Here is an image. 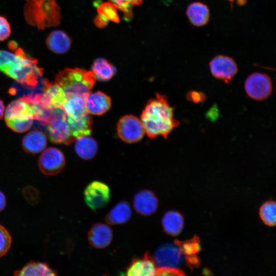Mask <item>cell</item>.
Masks as SVG:
<instances>
[{
    "label": "cell",
    "instance_id": "6da1fadb",
    "mask_svg": "<svg viewBox=\"0 0 276 276\" xmlns=\"http://www.w3.org/2000/svg\"><path fill=\"white\" fill-rule=\"evenodd\" d=\"M174 107H171L166 96L158 93L150 99L141 116L145 133L151 139L162 135L167 139L172 130L179 125L174 118Z\"/></svg>",
    "mask_w": 276,
    "mask_h": 276
},
{
    "label": "cell",
    "instance_id": "7a4b0ae2",
    "mask_svg": "<svg viewBox=\"0 0 276 276\" xmlns=\"http://www.w3.org/2000/svg\"><path fill=\"white\" fill-rule=\"evenodd\" d=\"M3 73L25 86L35 88L43 75V69L37 65V59L18 48Z\"/></svg>",
    "mask_w": 276,
    "mask_h": 276
},
{
    "label": "cell",
    "instance_id": "3957f363",
    "mask_svg": "<svg viewBox=\"0 0 276 276\" xmlns=\"http://www.w3.org/2000/svg\"><path fill=\"white\" fill-rule=\"evenodd\" d=\"M24 15L28 23L39 29L59 25L61 18L56 0H25Z\"/></svg>",
    "mask_w": 276,
    "mask_h": 276
},
{
    "label": "cell",
    "instance_id": "277c9868",
    "mask_svg": "<svg viewBox=\"0 0 276 276\" xmlns=\"http://www.w3.org/2000/svg\"><path fill=\"white\" fill-rule=\"evenodd\" d=\"M96 79L91 71L79 68H65L59 72L55 82L63 89L65 98L79 96L83 97L91 92Z\"/></svg>",
    "mask_w": 276,
    "mask_h": 276
},
{
    "label": "cell",
    "instance_id": "5b68a950",
    "mask_svg": "<svg viewBox=\"0 0 276 276\" xmlns=\"http://www.w3.org/2000/svg\"><path fill=\"white\" fill-rule=\"evenodd\" d=\"M33 105L22 98L11 102L7 107L5 120L7 125L13 131L21 133L32 126L34 120Z\"/></svg>",
    "mask_w": 276,
    "mask_h": 276
},
{
    "label": "cell",
    "instance_id": "8992f818",
    "mask_svg": "<svg viewBox=\"0 0 276 276\" xmlns=\"http://www.w3.org/2000/svg\"><path fill=\"white\" fill-rule=\"evenodd\" d=\"M47 125L49 137L52 142L69 145L75 140L71 134L67 115L63 109H52L51 118Z\"/></svg>",
    "mask_w": 276,
    "mask_h": 276
},
{
    "label": "cell",
    "instance_id": "52a82bcc",
    "mask_svg": "<svg viewBox=\"0 0 276 276\" xmlns=\"http://www.w3.org/2000/svg\"><path fill=\"white\" fill-rule=\"evenodd\" d=\"M84 200L93 211L105 207L110 199V191L106 183L95 180L89 183L84 192Z\"/></svg>",
    "mask_w": 276,
    "mask_h": 276
},
{
    "label": "cell",
    "instance_id": "ba28073f",
    "mask_svg": "<svg viewBox=\"0 0 276 276\" xmlns=\"http://www.w3.org/2000/svg\"><path fill=\"white\" fill-rule=\"evenodd\" d=\"M245 89L248 96L251 98L259 101L264 100L271 93L272 82L267 75L254 73L245 81Z\"/></svg>",
    "mask_w": 276,
    "mask_h": 276
},
{
    "label": "cell",
    "instance_id": "9c48e42d",
    "mask_svg": "<svg viewBox=\"0 0 276 276\" xmlns=\"http://www.w3.org/2000/svg\"><path fill=\"white\" fill-rule=\"evenodd\" d=\"M117 132L119 137L128 143L139 142L145 133L141 121L132 115H126L120 119Z\"/></svg>",
    "mask_w": 276,
    "mask_h": 276
},
{
    "label": "cell",
    "instance_id": "30bf717a",
    "mask_svg": "<svg viewBox=\"0 0 276 276\" xmlns=\"http://www.w3.org/2000/svg\"><path fill=\"white\" fill-rule=\"evenodd\" d=\"M65 164L63 153L55 147L43 150L38 161L40 170L46 175H53L59 173L64 168Z\"/></svg>",
    "mask_w": 276,
    "mask_h": 276
},
{
    "label": "cell",
    "instance_id": "8fae6325",
    "mask_svg": "<svg viewBox=\"0 0 276 276\" xmlns=\"http://www.w3.org/2000/svg\"><path fill=\"white\" fill-rule=\"evenodd\" d=\"M183 256L176 244L168 243L162 245L156 250L153 259L158 267L177 268L181 265Z\"/></svg>",
    "mask_w": 276,
    "mask_h": 276
},
{
    "label": "cell",
    "instance_id": "7c38bea8",
    "mask_svg": "<svg viewBox=\"0 0 276 276\" xmlns=\"http://www.w3.org/2000/svg\"><path fill=\"white\" fill-rule=\"evenodd\" d=\"M212 75L216 78L229 82L238 71V67L234 59L228 56L218 55L210 63Z\"/></svg>",
    "mask_w": 276,
    "mask_h": 276
},
{
    "label": "cell",
    "instance_id": "4fadbf2b",
    "mask_svg": "<svg viewBox=\"0 0 276 276\" xmlns=\"http://www.w3.org/2000/svg\"><path fill=\"white\" fill-rule=\"evenodd\" d=\"M43 82V88L40 98L41 106L48 110L57 108L62 109L65 96L62 87L56 82H50L44 80Z\"/></svg>",
    "mask_w": 276,
    "mask_h": 276
},
{
    "label": "cell",
    "instance_id": "5bb4252c",
    "mask_svg": "<svg viewBox=\"0 0 276 276\" xmlns=\"http://www.w3.org/2000/svg\"><path fill=\"white\" fill-rule=\"evenodd\" d=\"M133 203L134 209L139 214L150 216L156 211L158 201L153 192L149 190H143L135 194Z\"/></svg>",
    "mask_w": 276,
    "mask_h": 276
},
{
    "label": "cell",
    "instance_id": "9a60e30c",
    "mask_svg": "<svg viewBox=\"0 0 276 276\" xmlns=\"http://www.w3.org/2000/svg\"><path fill=\"white\" fill-rule=\"evenodd\" d=\"M112 237L111 228L107 224L101 222L95 223L88 233L89 244L98 249L104 248L108 246Z\"/></svg>",
    "mask_w": 276,
    "mask_h": 276
},
{
    "label": "cell",
    "instance_id": "2e32d148",
    "mask_svg": "<svg viewBox=\"0 0 276 276\" xmlns=\"http://www.w3.org/2000/svg\"><path fill=\"white\" fill-rule=\"evenodd\" d=\"M153 257L146 252L142 258L133 259L126 268V274L133 276L155 275L156 267Z\"/></svg>",
    "mask_w": 276,
    "mask_h": 276
},
{
    "label": "cell",
    "instance_id": "e0dca14e",
    "mask_svg": "<svg viewBox=\"0 0 276 276\" xmlns=\"http://www.w3.org/2000/svg\"><path fill=\"white\" fill-rule=\"evenodd\" d=\"M85 105L87 112L94 115H102L111 107V99L101 91L89 93L85 97Z\"/></svg>",
    "mask_w": 276,
    "mask_h": 276
},
{
    "label": "cell",
    "instance_id": "ac0fdd59",
    "mask_svg": "<svg viewBox=\"0 0 276 276\" xmlns=\"http://www.w3.org/2000/svg\"><path fill=\"white\" fill-rule=\"evenodd\" d=\"M47 144L46 135L38 130H34L27 133L22 141L24 150L31 154H37L42 152L45 148Z\"/></svg>",
    "mask_w": 276,
    "mask_h": 276
},
{
    "label": "cell",
    "instance_id": "d6986e66",
    "mask_svg": "<svg viewBox=\"0 0 276 276\" xmlns=\"http://www.w3.org/2000/svg\"><path fill=\"white\" fill-rule=\"evenodd\" d=\"M48 48L56 54H63L70 49L71 40L63 31L55 30L51 32L46 40Z\"/></svg>",
    "mask_w": 276,
    "mask_h": 276
},
{
    "label": "cell",
    "instance_id": "ffe728a7",
    "mask_svg": "<svg viewBox=\"0 0 276 276\" xmlns=\"http://www.w3.org/2000/svg\"><path fill=\"white\" fill-rule=\"evenodd\" d=\"M131 215L129 203L126 201H122L110 210L105 217V220L110 225L123 224L129 221Z\"/></svg>",
    "mask_w": 276,
    "mask_h": 276
},
{
    "label": "cell",
    "instance_id": "44dd1931",
    "mask_svg": "<svg viewBox=\"0 0 276 276\" xmlns=\"http://www.w3.org/2000/svg\"><path fill=\"white\" fill-rule=\"evenodd\" d=\"M85 98L79 96L65 98L62 109L68 117L79 118L89 113L86 109Z\"/></svg>",
    "mask_w": 276,
    "mask_h": 276
},
{
    "label": "cell",
    "instance_id": "7402d4cb",
    "mask_svg": "<svg viewBox=\"0 0 276 276\" xmlns=\"http://www.w3.org/2000/svg\"><path fill=\"white\" fill-rule=\"evenodd\" d=\"M71 134L76 140L84 135H90L92 132V118L89 113L79 118L67 116Z\"/></svg>",
    "mask_w": 276,
    "mask_h": 276
},
{
    "label": "cell",
    "instance_id": "603a6c76",
    "mask_svg": "<svg viewBox=\"0 0 276 276\" xmlns=\"http://www.w3.org/2000/svg\"><path fill=\"white\" fill-rule=\"evenodd\" d=\"M187 15L191 24L194 26L200 27L208 22L210 11L205 4L200 2H194L188 7Z\"/></svg>",
    "mask_w": 276,
    "mask_h": 276
},
{
    "label": "cell",
    "instance_id": "cb8c5ba5",
    "mask_svg": "<svg viewBox=\"0 0 276 276\" xmlns=\"http://www.w3.org/2000/svg\"><path fill=\"white\" fill-rule=\"evenodd\" d=\"M57 274L47 263L33 261L14 273V275L19 276H54Z\"/></svg>",
    "mask_w": 276,
    "mask_h": 276
},
{
    "label": "cell",
    "instance_id": "d4e9b609",
    "mask_svg": "<svg viewBox=\"0 0 276 276\" xmlns=\"http://www.w3.org/2000/svg\"><path fill=\"white\" fill-rule=\"evenodd\" d=\"M75 141V149L79 157L87 160L95 157L98 151L96 140L89 135H84L77 138Z\"/></svg>",
    "mask_w": 276,
    "mask_h": 276
},
{
    "label": "cell",
    "instance_id": "484cf974",
    "mask_svg": "<svg viewBox=\"0 0 276 276\" xmlns=\"http://www.w3.org/2000/svg\"><path fill=\"white\" fill-rule=\"evenodd\" d=\"M183 223L182 215L176 211H168L162 218V225L164 231L171 236L177 235L181 232Z\"/></svg>",
    "mask_w": 276,
    "mask_h": 276
},
{
    "label": "cell",
    "instance_id": "4316f807",
    "mask_svg": "<svg viewBox=\"0 0 276 276\" xmlns=\"http://www.w3.org/2000/svg\"><path fill=\"white\" fill-rule=\"evenodd\" d=\"M91 70L96 79L103 81L110 80L116 72L115 67L111 63L102 58L95 60Z\"/></svg>",
    "mask_w": 276,
    "mask_h": 276
},
{
    "label": "cell",
    "instance_id": "83f0119b",
    "mask_svg": "<svg viewBox=\"0 0 276 276\" xmlns=\"http://www.w3.org/2000/svg\"><path fill=\"white\" fill-rule=\"evenodd\" d=\"M174 243L180 248L184 256L186 257L197 256L200 249L199 238L195 236L190 240L185 241L175 240Z\"/></svg>",
    "mask_w": 276,
    "mask_h": 276
},
{
    "label": "cell",
    "instance_id": "f1b7e54d",
    "mask_svg": "<svg viewBox=\"0 0 276 276\" xmlns=\"http://www.w3.org/2000/svg\"><path fill=\"white\" fill-rule=\"evenodd\" d=\"M275 202L268 201L263 203L260 209V215L262 220L269 226H274L275 224Z\"/></svg>",
    "mask_w": 276,
    "mask_h": 276
},
{
    "label": "cell",
    "instance_id": "f546056e",
    "mask_svg": "<svg viewBox=\"0 0 276 276\" xmlns=\"http://www.w3.org/2000/svg\"><path fill=\"white\" fill-rule=\"evenodd\" d=\"M124 14L125 18L132 17V8L142 3L143 0H110Z\"/></svg>",
    "mask_w": 276,
    "mask_h": 276
},
{
    "label": "cell",
    "instance_id": "4dcf8cb0",
    "mask_svg": "<svg viewBox=\"0 0 276 276\" xmlns=\"http://www.w3.org/2000/svg\"><path fill=\"white\" fill-rule=\"evenodd\" d=\"M12 238L7 229L0 225V258L4 256L10 248Z\"/></svg>",
    "mask_w": 276,
    "mask_h": 276
},
{
    "label": "cell",
    "instance_id": "1f68e13d",
    "mask_svg": "<svg viewBox=\"0 0 276 276\" xmlns=\"http://www.w3.org/2000/svg\"><path fill=\"white\" fill-rule=\"evenodd\" d=\"M11 32V27L7 19L0 16V41L7 39Z\"/></svg>",
    "mask_w": 276,
    "mask_h": 276
},
{
    "label": "cell",
    "instance_id": "d6a6232c",
    "mask_svg": "<svg viewBox=\"0 0 276 276\" xmlns=\"http://www.w3.org/2000/svg\"><path fill=\"white\" fill-rule=\"evenodd\" d=\"M156 275H184L183 271L177 268L159 267L156 269Z\"/></svg>",
    "mask_w": 276,
    "mask_h": 276
},
{
    "label": "cell",
    "instance_id": "836d02e7",
    "mask_svg": "<svg viewBox=\"0 0 276 276\" xmlns=\"http://www.w3.org/2000/svg\"><path fill=\"white\" fill-rule=\"evenodd\" d=\"M188 97L190 100L196 103L204 100L205 96L202 93L193 91L189 93Z\"/></svg>",
    "mask_w": 276,
    "mask_h": 276
},
{
    "label": "cell",
    "instance_id": "e575fe53",
    "mask_svg": "<svg viewBox=\"0 0 276 276\" xmlns=\"http://www.w3.org/2000/svg\"><path fill=\"white\" fill-rule=\"evenodd\" d=\"M6 204V198L4 194L0 191V212L3 211Z\"/></svg>",
    "mask_w": 276,
    "mask_h": 276
},
{
    "label": "cell",
    "instance_id": "d590c367",
    "mask_svg": "<svg viewBox=\"0 0 276 276\" xmlns=\"http://www.w3.org/2000/svg\"><path fill=\"white\" fill-rule=\"evenodd\" d=\"M5 106L3 101L0 99V119L2 118L4 114Z\"/></svg>",
    "mask_w": 276,
    "mask_h": 276
},
{
    "label": "cell",
    "instance_id": "8d00e7d4",
    "mask_svg": "<svg viewBox=\"0 0 276 276\" xmlns=\"http://www.w3.org/2000/svg\"><path fill=\"white\" fill-rule=\"evenodd\" d=\"M229 1H231V2H233L235 0H229Z\"/></svg>",
    "mask_w": 276,
    "mask_h": 276
}]
</instances>
